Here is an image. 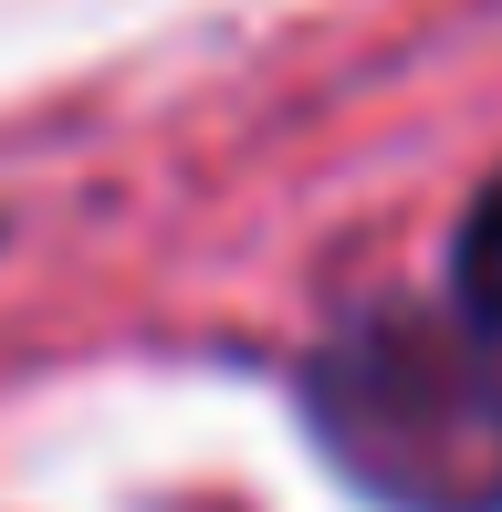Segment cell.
<instances>
[{
    "instance_id": "obj_1",
    "label": "cell",
    "mask_w": 502,
    "mask_h": 512,
    "mask_svg": "<svg viewBox=\"0 0 502 512\" xmlns=\"http://www.w3.org/2000/svg\"><path fill=\"white\" fill-rule=\"evenodd\" d=\"M314 429L398 512H502V366L419 314H377L314 356Z\"/></svg>"
},
{
    "instance_id": "obj_2",
    "label": "cell",
    "mask_w": 502,
    "mask_h": 512,
    "mask_svg": "<svg viewBox=\"0 0 502 512\" xmlns=\"http://www.w3.org/2000/svg\"><path fill=\"white\" fill-rule=\"evenodd\" d=\"M461 304L502 335V178L482 189V209L461 220Z\"/></svg>"
}]
</instances>
